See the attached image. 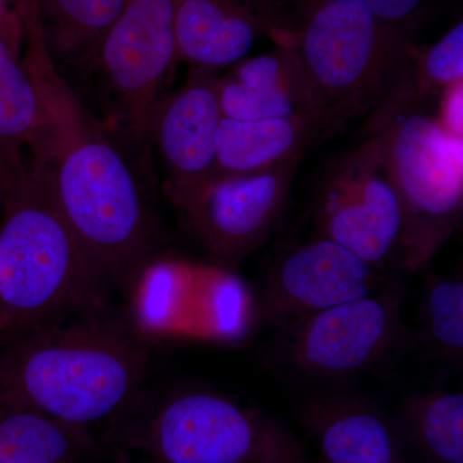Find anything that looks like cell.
Here are the masks:
<instances>
[{"label": "cell", "instance_id": "cell-12", "mask_svg": "<svg viewBox=\"0 0 463 463\" xmlns=\"http://www.w3.org/2000/svg\"><path fill=\"white\" fill-rule=\"evenodd\" d=\"M218 76L192 66L185 83L158 100L149 123L166 167V192L178 209L216 175V139L223 120Z\"/></svg>", "mask_w": 463, "mask_h": 463}, {"label": "cell", "instance_id": "cell-10", "mask_svg": "<svg viewBox=\"0 0 463 463\" xmlns=\"http://www.w3.org/2000/svg\"><path fill=\"white\" fill-rule=\"evenodd\" d=\"M388 285L385 269L317 237L291 250L270 269L257 298V319L288 326Z\"/></svg>", "mask_w": 463, "mask_h": 463}, {"label": "cell", "instance_id": "cell-15", "mask_svg": "<svg viewBox=\"0 0 463 463\" xmlns=\"http://www.w3.org/2000/svg\"><path fill=\"white\" fill-rule=\"evenodd\" d=\"M178 60L218 69L246 58L265 32L259 14L239 0H173Z\"/></svg>", "mask_w": 463, "mask_h": 463}, {"label": "cell", "instance_id": "cell-11", "mask_svg": "<svg viewBox=\"0 0 463 463\" xmlns=\"http://www.w3.org/2000/svg\"><path fill=\"white\" fill-rule=\"evenodd\" d=\"M97 56L130 129L148 134L161 87L178 61L173 0H127Z\"/></svg>", "mask_w": 463, "mask_h": 463}, {"label": "cell", "instance_id": "cell-6", "mask_svg": "<svg viewBox=\"0 0 463 463\" xmlns=\"http://www.w3.org/2000/svg\"><path fill=\"white\" fill-rule=\"evenodd\" d=\"M129 444L158 463H306L303 447L281 423L203 390L158 405Z\"/></svg>", "mask_w": 463, "mask_h": 463}, {"label": "cell", "instance_id": "cell-20", "mask_svg": "<svg viewBox=\"0 0 463 463\" xmlns=\"http://www.w3.org/2000/svg\"><path fill=\"white\" fill-rule=\"evenodd\" d=\"M127 0H35L36 14L50 51L88 58L120 16Z\"/></svg>", "mask_w": 463, "mask_h": 463}, {"label": "cell", "instance_id": "cell-13", "mask_svg": "<svg viewBox=\"0 0 463 463\" xmlns=\"http://www.w3.org/2000/svg\"><path fill=\"white\" fill-rule=\"evenodd\" d=\"M355 118L358 115L347 109L255 121L223 118L216 139L215 178L248 175L301 161L310 148L336 136Z\"/></svg>", "mask_w": 463, "mask_h": 463}, {"label": "cell", "instance_id": "cell-22", "mask_svg": "<svg viewBox=\"0 0 463 463\" xmlns=\"http://www.w3.org/2000/svg\"><path fill=\"white\" fill-rule=\"evenodd\" d=\"M426 339L444 358L461 361L463 353V282L461 277L434 276L422 300Z\"/></svg>", "mask_w": 463, "mask_h": 463}, {"label": "cell", "instance_id": "cell-27", "mask_svg": "<svg viewBox=\"0 0 463 463\" xmlns=\"http://www.w3.org/2000/svg\"><path fill=\"white\" fill-rule=\"evenodd\" d=\"M0 200H2V184H0Z\"/></svg>", "mask_w": 463, "mask_h": 463}, {"label": "cell", "instance_id": "cell-14", "mask_svg": "<svg viewBox=\"0 0 463 463\" xmlns=\"http://www.w3.org/2000/svg\"><path fill=\"white\" fill-rule=\"evenodd\" d=\"M218 97L225 118L240 121L294 118L322 109L298 54L288 45L234 63L218 76Z\"/></svg>", "mask_w": 463, "mask_h": 463}, {"label": "cell", "instance_id": "cell-19", "mask_svg": "<svg viewBox=\"0 0 463 463\" xmlns=\"http://www.w3.org/2000/svg\"><path fill=\"white\" fill-rule=\"evenodd\" d=\"M44 125L38 88L20 56L0 41V184L25 165L24 151L33 148Z\"/></svg>", "mask_w": 463, "mask_h": 463}, {"label": "cell", "instance_id": "cell-24", "mask_svg": "<svg viewBox=\"0 0 463 463\" xmlns=\"http://www.w3.org/2000/svg\"><path fill=\"white\" fill-rule=\"evenodd\" d=\"M0 41L20 56L25 29L18 14L16 0H0Z\"/></svg>", "mask_w": 463, "mask_h": 463}, {"label": "cell", "instance_id": "cell-4", "mask_svg": "<svg viewBox=\"0 0 463 463\" xmlns=\"http://www.w3.org/2000/svg\"><path fill=\"white\" fill-rule=\"evenodd\" d=\"M265 32L298 54L325 109L368 114L410 61L416 25L344 0H269Z\"/></svg>", "mask_w": 463, "mask_h": 463}, {"label": "cell", "instance_id": "cell-8", "mask_svg": "<svg viewBox=\"0 0 463 463\" xmlns=\"http://www.w3.org/2000/svg\"><path fill=\"white\" fill-rule=\"evenodd\" d=\"M315 222L319 237L374 267L385 269L397 258L401 207L373 137L332 164L317 194Z\"/></svg>", "mask_w": 463, "mask_h": 463}, {"label": "cell", "instance_id": "cell-1", "mask_svg": "<svg viewBox=\"0 0 463 463\" xmlns=\"http://www.w3.org/2000/svg\"><path fill=\"white\" fill-rule=\"evenodd\" d=\"M45 125L33 172L109 288L137 285L158 250V232L123 155L85 114L53 65L33 71Z\"/></svg>", "mask_w": 463, "mask_h": 463}, {"label": "cell", "instance_id": "cell-2", "mask_svg": "<svg viewBox=\"0 0 463 463\" xmlns=\"http://www.w3.org/2000/svg\"><path fill=\"white\" fill-rule=\"evenodd\" d=\"M0 340V408L84 428L124 410L151 364L137 322L108 304Z\"/></svg>", "mask_w": 463, "mask_h": 463}, {"label": "cell", "instance_id": "cell-21", "mask_svg": "<svg viewBox=\"0 0 463 463\" xmlns=\"http://www.w3.org/2000/svg\"><path fill=\"white\" fill-rule=\"evenodd\" d=\"M404 417L423 449L439 463H463V394L432 390L404 404Z\"/></svg>", "mask_w": 463, "mask_h": 463}, {"label": "cell", "instance_id": "cell-17", "mask_svg": "<svg viewBox=\"0 0 463 463\" xmlns=\"http://www.w3.org/2000/svg\"><path fill=\"white\" fill-rule=\"evenodd\" d=\"M463 79V24L457 23L434 44L414 45L410 61L383 99L371 109L364 136L395 116L437 109L443 91Z\"/></svg>", "mask_w": 463, "mask_h": 463}, {"label": "cell", "instance_id": "cell-28", "mask_svg": "<svg viewBox=\"0 0 463 463\" xmlns=\"http://www.w3.org/2000/svg\"><path fill=\"white\" fill-rule=\"evenodd\" d=\"M148 463H158V462H156V461H151V462H148Z\"/></svg>", "mask_w": 463, "mask_h": 463}, {"label": "cell", "instance_id": "cell-18", "mask_svg": "<svg viewBox=\"0 0 463 463\" xmlns=\"http://www.w3.org/2000/svg\"><path fill=\"white\" fill-rule=\"evenodd\" d=\"M93 448L84 426L27 408H0V463H76Z\"/></svg>", "mask_w": 463, "mask_h": 463}, {"label": "cell", "instance_id": "cell-23", "mask_svg": "<svg viewBox=\"0 0 463 463\" xmlns=\"http://www.w3.org/2000/svg\"><path fill=\"white\" fill-rule=\"evenodd\" d=\"M370 9L376 16L397 24L416 25L417 17L430 0H344Z\"/></svg>", "mask_w": 463, "mask_h": 463}, {"label": "cell", "instance_id": "cell-3", "mask_svg": "<svg viewBox=\"0 0 463 463\" xmlns=\"http://www.w3.org/2000/svg\"><path fill=\"white\" fill-rule=\"evenodd\" d=\"M0 336L106 306L109 285L30 165L2 182Z\"/></svg>", "mask_w": 463, "mask_h": 463}, {"label": "cell", "instance_id": "cell-7", "mask_svg": "<svg viewBox=\"0 0 463 463\" xmlns=\"http://www.w3.org/2000/svg\"><path fill=\"white\" fill-rule=\"evenodd\" d=\"M404 288L389 283L288 325L286 361L315 379L354 376L385 361L405 339Z\"/></svg>", "mask_w": 463, "mask_h": 463}, {"label": "cell", "instance_id": "cell-26", "mask_svg": "<svg viewBox=\"0 0 463 463\" xmlns=\"http://www.w3.org/2000/svg\"><path fill=\"white\" fill-rule=\"evenodd\" d=\"M18 14H25L29 12H35V0H16Z\"/></svg>", "mask_w": 463, "mask_h": 463}, {"label": "cell", "instance_id": "cell-16", "mask_svg": "<svg viewBox=\"0 0 463 463\" xmlns=\"http://www.w3.org/2000/svg\"><path fill=\"white\" fill-rule=\"evenodd\" d=\"M330 463H401L397 435L383 413L361 399L327 395L306 410Z\"/></svg>", "mask_w": 463, "mask_h": 463}, {"label": "cell", "instance_id": "cell-5", "mask_svg": "<svg viewBox=\"0 0 463 463\" xmlns=\"http://www.w3.org/2000/svg\"><path fill=\"white\" fill-rule=\"evenodd\" d=\"M365 137L376 139L401 207L399 265L422 272L461 227L462 137L441 124L437 109L395 116Z\"/></svg>", "mask_w": 463, "mask_h": 463}, {"label": "cell", "instance_id": "cell-9", "mask_svg": "<svg viewBox=\"0 0 463 463\" xmlns=\"http://www.w3.org/2000/svg\"><path fill=\"white\" fill-rule=\"evenodd\" d=\"M300 163L213 179L178 210L207 254L236 268L269 239Z\"/></svg>", "mask_w": 463, "mask_h": 463}, {"label": "cell", "instance_id": "cell-25", "mask_svg": "<svg viewBox=\"0 0 463 463\" xmlns=\"http://www.w3.org/2000/svg\"><path fill=\"white\" fill-rule=\"evenodd\" d=\"M462 84L452 85L443 91L438 102L437 115L441 124L456 136H462Z\"/></svg>", "mask_w": 463, "mask_h": 463}]
</instances>
